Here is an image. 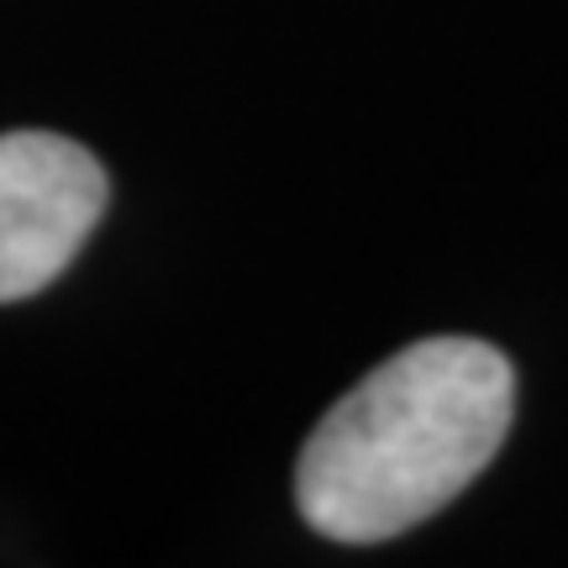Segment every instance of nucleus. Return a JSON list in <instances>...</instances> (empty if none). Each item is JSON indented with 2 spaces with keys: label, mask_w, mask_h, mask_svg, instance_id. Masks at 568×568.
<instances>
[{
  "label": "nucleus",
  "mask_w": 568,
  "mask_h": 568,
  "mask_svg": "<svg viewBox=\"0 0 568 568\" xmlns=\"http://www.w3.org/2000/svg\"><path fill=\"white\" fill-rule=\"evenodd\" d=\"M101 159L59 132L0 138V305L27 301L74 264L105 211Z\"/></svg>",
  "instance_id": "obj_2"
},
{
  "label": "nucleus",
  "mask_w": 568,
  "mask_h": 568,
  "mask_svg": "<svg viewBox=\"0 0 568 568\" xmlns=\"http://www.w3.org/2000/svg\"><path fill=\"white\" fill-rule=\"evenodd\" d=\"M516 374L479 337H422L347 389L305 437L295 500L311 531L364 548L464 495L500 453Z\"/></svg>",
  "instance_id": "obj_1"
}]
</instances>
